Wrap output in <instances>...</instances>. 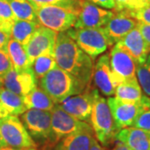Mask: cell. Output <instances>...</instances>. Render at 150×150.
Instances as JSON below:
<instances>
[{
    "label": "cell",
    "instance_id": "cell-1",
    "mask_svg": "<svg viewBox=\"0 0 150 150\" xmlns=\"http://www.w3.org/2000/svg\"><path fill=\"white\" fill-rule=\"evenodd\" d=\"M54 57L59 68L68 72L84 85L91 83L94 60L82 50L66 32L58 33Z\"/></svg>",
    "mask_w": 150,
    "mask_h": 150
},
{
    "label": "cell",
    "instance_id": "cell-2",
    "mask_svg": "<svg viewBox=\"0 0 150 150\" xmlns=\"http://www.w3.org/2000/svg\"><path fill=\"white\" fill-rule=\"evenodd\" d=\"M38 85L51 97L56 104L80 93L87 87L59 66L40 79Z\"/></svg>",
    "mask_w": 150,
    "mask_h": 150
},
{
    "label": "cell",
    "instance_id": "cell-3",
    "mask_svg": "<svg viewBox=\"0 0 150 150\" xmlns=\"http://www.w3.org/2000/svg\"><path fill=\"white\" fill-rule=\"evenodd\" d=\"M89 122L96 139L103 147H108L117 140L119 130L115 125L104 97L99 95L94 102Z\"/></svg>",
    "mask_w": 150,
    "mask_h": 150
},
{
    "label": "cell",
    "instance_id": "cell-4",
    "mask_svg": "<svg viewBox=\"0 0 150 150\" xmlns=\"http://www.w3.org/2000/svg\"><path fill=\"white\" fill-rule=\"evenodd\" d=\"M113 121L118 130L133 127L142 112L150 108V98L144 95L139 101H124L115 97L107 99Z\"/></svg>",
    "mask_w": 150,
    "mask_h": 150
},
{
    "label": "cell",
    "instance_id": "cell-5",
    "mask_svg": "<svg viewBox=\"0 0 150 150\" xmlns=\"http://www.w3.org/2000/svg\"><path fill=\"white\" fill-rule=\"evenodd\" d=\"M20 119L36 144L54 145L51 111L27 109Z\"/></svg>",
    "mask_w": 150,
    "mask_h": 150
},
{
    "label": "cell",
    "instance_id": "cell-6",
    "mask_svg": "<svg viewBox=\"0 0 150 150\" xmlns=\"http://www.w3.org/2000/svg\"><path fill=\"white\" fill-rule=\"evenodd\" d=\"M36 12L37 22L43 27L57 33L65 32L74 26L78 13L57 6L33 4Z\"/></svg>",
    "mask_w": 150,
    "mask_h": 150
},
{
    "label": "cell",
    "instance_id": "cell-7",
    "mask_svg": "<svg viewBox=\"0 0 150 150\" xmlns=\"http://www.w3.org/2000/svg\"><path fill=\"white\" fill-rule=\"evenodd\" d=\"M65 32L82 50H83L93 60L103 54L109 47L108 38L103 28H71Z\"/></svg>",
    "mask_w": 150,
    "mask_h": 150
},
{
    "label": "cell",
    "instance_id": "cell-8",
    "mask_svg": "<svg viewBox=\"0 0 150 150\" xmlns=\"http://www.w3.org/2000/svg\"><path fill=\"white\" fill-rule=\"evenodd\" d=\"M0 132L8 147L18 149L37 148L18 116L8 115L0 118Z\"/></svg>",
    "mask_w": 150,
    "mask_h": 150
},
{
    "label": "cell",
    "instance_id": "cell-9",
    "mask_svg": "<svg viewBox=\"0 0 150 150\" xmlns=\"http://www.w3.org/2000/svg\"><path fill=\"white\" fill-rule=\"evenodd\" d=\"M99 96V91L90 83L83 91L68 98L59 103L64 111L79 120L88 123L94 102Z\"/></svg>",
    "mask_w": 150,
    "mask_h": 150
},
{
    "label": "cell",
    "instance_id": "cell-10",
    "mask_svg": "<svg viewBox=\"0 0 150 150\" xmlns=\"http://www.w3.org/2000/svg\"><path fill=\"white\" fill-rule=\"evenodd\" d=\"M51 116L54 144L59 140L70 134L83 131H93L91 125L68 113L60 107L59 103L55 104L51 110Z\"/></svg>",
    "mask_w": 150,
    "mask_h": 150
},
{
    "label": "cell",
    "instance_id": "cell-11",
    "mask_svg": "<svg viewBox=\"0 0 150 150\" xmlns=\"http://www.w3.org/2000/svg\"><path fill=\"white\" fill-rule=\"evenodd\" d=\"M93 79L94 86L104 96L114 95L117 86L123 81L112 71L109 54H103L98 59L93 68Z\"/></svg>",
    "mask_w": 150,
    "mask_h": 150
},
{
    "label": "cell",
    "instance_id": "cell-12",
    "mask_svg": "<svg viewBox=\"0 0 150 150\" xmlns=\"http://www.w3.org/2000/svg\"><path fill=\"white\" fill-rule=\"evenodd\" d=\"M113 15V10L99 8L89 0H81L75 28H103Z\"/></svg>",
    "mask_w": 150,
    "mask_h": 150
},
{
    "label": "cell",
    "instance_id": "cell-13",
    "mask_svg": "<svg viewBox=\"0 0 150 150\" xmlns=\"http://www.w3.org/2000/svg\"><path fill=\"white\" fill-rule=\"evenodd\" d=\"M138 23L139 21L131 16L128 10L113 11V15L103 28L108 38L109 47L119 42L137 27Z\"/></svg>",
    "mask_w": 150,
    "mask_h": 150
},
{
    "label": "cell",
    "instance_id": "cell-14",
    "mask_svg": "<svg viewBox=\"0 0 150 150\" xmlns=\"http://www.w3.org/2000/svg\"><path fill=\"white\" fill-rule=\"evenodd\" d=\"M4 87L19 96L23 97L38 85V79L33 68L26 69H12L3 78Z\"/></svg>",
    "mask_w": 150,
    "mask_h": 150
},
{
    "label": "cell",
    "instance_id": "cell-15",
    "mask_svg": "<svg viewBox=\"0 0 150 150\" xmlns=\"http://www.w3.org/2000/svg\"><path fill=\"white\" fill-rule=\"evenodd\" d=\"M58 33L48 28L39 26L28 43L24 46L28 57L33 64L38 56L47 53H54Z\"/></svg>",
    "mask_w": 150,
    "mask_h": 150
},
{
    "label": "cell",
    "instance_id": "cell-16",
    "mask_svg": "<svg viewBox=\"0 0 150 150\" xmlns=\"http://www.w3.org/2000/svg\"><path fill=\"white\" fill-rule=\"evenodd\" d=\"M112 71L122 81L137 78V66L134 58L119 43H115L109 54Z\"/></svg>",
    "mask_w": 150,
    "mask_h": 150
},
{
    "label": "cell",
    "instance_id": "cell-17",
    "mask_svg": "<svg viewBox=\"0 0 150 150\" xmlns=\"http://www.w3.org/2000/svg\"><path fill=\"white\" fill-rule=\"evenodd\" d=\"M118 43L129 52L138 65L143 64L150 54L148 45L138 27L130 31Z\"/></svg>",
    "mask_w": 150,
    "mask_h": 150
},
{
    "label": "cell",
    "instance_id": "cell-18",
    "mask_svg": "<svg viewBox=\"0 0 150 150\" xmlns=\"http://www.w3.org/2000/svg\"><path fill=\"white\" fill-rule=\"evenodd\" d=\"M117 140L127 145L131 150H150V131L129 127L119 130Z\"/></svg>",
    "mask_w": 150,
    "mask_h": 150
},
{
    "label": "cell",
    "instance_id": "cell-19",
    "mask_svg": "<svg viewBox=\"0 0 150 150\" xmlns=\"http://www.w3.org/2000/svg\"><path fill=\"white\" fill-rule=\"evenodd\" d=\"M94 138L93 131L74 133L59 140L50 150H89Z\"/></svg>",
    "mask_w": 150,
    "mask_h": 150
},
{
    "label": "cell",
    "instance_id": "cell-20",
    "mask_svg": "<svg viewBox=\"0 0 150 150\" xmlns=\"http://www.w3.org/2000/svg\"><path fill=\"white\" fill-rule=\"evenodd\" d=\"M27 109L23 97L4 87L0 88V118L8 115H21Z\"/></svg>",
    "mask_w": 150,
    "mask_h": 150
},
{
    "label": "cell",
    "instance_id": "cell-21",
    "mask_svg": "<svg viewBox=\"0 0 150 150\" xmlns=\"http://www.w3.org/2000/svg\"><path fill=\"white\" fill-rule=\"evenodd\" d=\"M23 99L28 109L51 111L56 104L51 97L38 86L27 95L23 97Z\"/></svg>",
    "mask_w": 150,
    "mask_h": 150
},
{
    "label": "cell",
    "instance_id": "cell-22",
    "mask_svg": "<svg viewBox=\"0 0 150 150\" xmlns=\"http://www.w3.org/2000/svg\"><path fill=\"white\" fill-rule=\"evenodd\" d=\"M6 50L10 58L13 69L22 70L32 67V64L26 53L25 47L19 42L10 38Z\"/></svg>",
    "mask_w": 150,
    "mask_h": 150
},
{
    "label": "cell",
    "instance_id": "cell-23",
    "mask_svg": "<svg viewBox=\"0 0 150 150\" xmlns=\"http://www.w3.org/2000/svg\"><path fill=\"white\" fill-rule=\"evenodd\" d=\"M40 24L37 21L16 19L11 29V38L25 46Z\"/></svg>",
    "mask_w": 150,
    "mask_h": 150
},
{
    "label": "cell",
    "instance_id": "cell-24",
    "mask_svg": "<svg viewBox=\"0 0 150 150\" xmlns=\"http://www.w3.org/2000/svg\"><path fill=\"white\" fill-rule=\"evenodd\" d=\"M142 91L137 78H134L119 83L115 89L114 96L124 101H139L144 96Z\"/></svg>",
    "mask_w": 150,
    "mask_h": 150
},
{
    "label": "cell",
    "instance_id": "cell-25",
    "mask_svg": "<svg viewBox=\"0 0 150 150\" xmlns=\"http://www.w3.org/2000/svg\"><path fill=\"white\" fill-rule=\"evenodd\" d=\"M17 19L37 21L34 7L29 0H7Z\"/></svg>",
    "mask_w": 150,
    "mask_h": 150
},
{
    "label": "cell",
    "instance_id": "cell-26",
    "mask_svg": "<svg viewBox=\"0 0 150 150\" xmlns=\"http://www.w3.org/2000/svg\"><path fill=\"white\" fill-rule=\"evenodd\" d=\"M57 66L54 53H47L38 56L33 63L32 68L36 78L40 79Z\"/></svg>",
    "mask_w": 150,
    "mask_h": 150
},
{
    "label": "cell",
    "instance_id": "cell-27",
    "mask_svg": "<svg viewBox=\"0 0 150 150\" xmlns=\"http://www.w3.org/2000/svg\"><path fill=\"white\" fill-rule=\"evenodd\" d=\"M136 77L142 90L150 97V54L143 64L137 66Z\"/></svg>",
    "mask_w": 150,
    "mask_h": 150
},
{
    "label": "cell",
    "instance_id": "cell-28",
    "mask_svg": "<svg viewBox=\"0 0 150 150\" xmlns=\"http://www.w3.org/2000/svg\"><path fill=\"white\" fill-rule=\"evenodd\" d=\"M16 19L8 1L0 0V28L11 33L13 23Z\"/></svg>",
    "mask_w": 150,
    "mask_h": 150
},
{
    "label": "cell",
    "instance_id": "cell-29",
    "mask_svg": "<svg viewBox=\"0 0 150 150\" xmlns=\"http://www.w3.org/2000/svg\"><path fill=\"white\" fill-rule=\"evenodd\" d=\"M33 4L41 6H57L79 13L81 0H29Z\"/></svg>",
    "mask_w": 150,
    "mask_h": 150
},
{
    "label": "cell",
    "instance_id": "cell-30",
    "mask_svg": "<svg viewBox=\"0 0 150 150\" xmlns=\"http://www.w3.org/2000/svg\"><path fill=\"white\" fill-rule=\"evenodd\" d=\"M113 2L115 4V8L113 11L136 10L149 3L142 0H113Z\"/></svg>",
    "mask_w": 150,
    "mask_h": 150
},
{
    "label": "cell",
    "instance_id": "cell-31",
    "mask_svg": "<svg viewBox=\"0 0 150 150\" xmlns=\"http://www.w3.org/2000/svg\"><path fill=\"white\" fill-rule=\"evenodd\" d=\"M130 15L140 23L150 24V2L136 10L129 11Z\"/></svg>",
    "mask_w": 150,
    "mask_h": 150
},
{
    "label": "cell",
    "instance_id": "cell-32",
    "mask_svg": "<svg viewBox=\"0 0 150 150\" xmlns=\"http://www.w3.org/2000/svg\"><path fill=\"white\" fill-rule=\"evenodd\" d=\"M13 64L5 49H0V78L3 79L11 69Z\"/></svg>",
    "mask_w": 150,
    "mask_h": 150
},
{
    "label": "cell",
    "instance_id": "cell-33",
    "mask_svg": "<svg viewBox=\"0 0 150 150\" xmlns=\"http://www.w3.org/2000/svg\"><path fill=\"white\" fill-rule=\"evenodd\" d=\"M133 127L150 131V108L140 114L134 122Z\"/></svg>",
    "mask_w": 150,
    "mask_h": 150
},
{
    "label": "cell",
    "instance_id": "cell-34",
    "mask_svg": "<svg viewBox=\"0 0 150 150\" xmlns=\"http://www.w3.org/2000/svg\"><path fill=\"white\" fill-rule=\"evenodd\" d=\"M137 27L139 29L140 33H141V34H142L144 39L145 40L146 43H147L148 48H149L150 51V24H147V23L139 22Z\"/></svg>",
    "mask_w": 150,
    "mask_h": 150
},
{
    "label": "cell",
    "instance_id": "cell-35",
    "mask_svg": "<svg viewBox=\"0 0 150 150\" xmlns=\"http://www.w3.org/2000/svg\"><path fill=\"white\" fill-rule=\"evenodd\" d=\"M11 38V33L0 28V49H7V45Z\"/></svg>",
    "mask_w": 150,
    "mask_h": 150
},
{
    "label": "cell",
    "instance_id": "cell-36",
    "mask_svg": "<svg viewBox=\"0 0 150 150\" xmlns=\"http://www.w3.org/2000/svg\"><path fill=\"white\" fill-rule=\"evenodd\" d=\"M92 3L95 4L96 5L103 7L107 9H112L115 8V4L113 0H90Z\"/></svg>",
    "mask_w": 150,
    "mask_h": 150
},
{
    "label": "cell",
    "instance_id": "cell-37",
    "mask_svg": "<svg viewBox=\"0 0 150 150\" xmlns=\"http://www.w3.org/2000/svg\"><path fill=\"white\" fill-rule=\"evenodd\" d=\"M89 150H107L104 147H103L100 145V144L98 143V141L96 139V138H94L93 139L92 142V145L90 147V149Z\"/></svg>",
    "mask_w": 150,
    "mask_h": 150
},
{
    "label": "cell",
    "instance_id": "cell-38",
    "mask_svg": "<svg viewBox=\"0 0 150 150\" xmlns=\"http://www.w3.org/2000/svg\"><path fill=\"white\" fill-rule=\"evenodd\" d=\"M112 150H131L129 147L125 144H123L122 142L118 141V143H116V144L114 145V147L112 148Z\"/></svg>",
    "mask_w": 150,
    "mask_h": 150
},
{
    "label": "cell",
    "instance_id": "cell-39",
    "mask_svg": "<svg viewBox=\"0 0 150 150\" xmlns=\"http://www.w3.org/2000/svg\"><path fill=\"white\" fill-rule=\"evenodd\" d=\"M0 150H38L37 148H31V149H13V148H10V147H4L1 148Z\"/></svg>",
    "mask_w": 150,
    "mask_h": 150
},
{
    "label": "cell",
    "instance_id": "cell-40",
    "mask_svg": "<svg viewBox=\"0 0 150 150\" xmlns=\"http://www.w3.org/2000/svg\"><path fill=\"white\" fill-rule=\"evenodd\" d=\"M4 147H8V146H7L6 143L4 142V140L3 139V137L1 135V132H0V149L1 148H4Z\"/></svg>",
    "mask_w": 150,
    "mask_h": 150
},
{
    "label": "cell",
    "instance_id": "cell-41",
    "mask_svg": "<svg viewBox=\"0 0 150 150\" xmlns=\"http://www.w3.org/2000/svg\"><path fill=\"white\" fill-rule=\"evenodd\" d=\"M2 87H4V83H3V79L0 78V88H1Z\"/></svg>",
    "mask_w": 150,
    "mask_h": 150
},
{
    "label": "cell",
    "instance_id": "cell-42",
    "mask_svg": "<svg viewBox=\"0 0 150 150\" xmlns=\"http://www.w3.org/2000/svg\"><path fill=\"white\" fill-rule=\"evenodd\" d=\"M142 1H147V0H142ZM148 2V1H147Z\"/></svg>",
    "mask_w": 150,
    "mask_h": 150
},
{
    "label": "cell",
    "instance_id": "cell-43",
    "mask_svg": "<svg viewBox=\"0 0 150 150\" xmlns=\"http://www.w3.org/2000/svg\"><path fill=\"white\" fill-rule=\"evenodd\" d=\"M147 1H148V2H150V0H147Z\"/></svg>",
    "mask_w": 150,
    "mask_h": 150
},
{
    "label": "cell",
    "instance_id": "cell-44",
    "mask_svg": "<svg viewBox=\"0 0 150 150\" xmlns=\"http://www.w3.org/2000/svg\"><path fill=\"white\" fill-rule=\"evenodd\" d=\"M89 1H90V0H89Z\"/></svg>",
    "mask_w": 150,
    "mask_h": 150
}]
</instances>
